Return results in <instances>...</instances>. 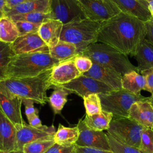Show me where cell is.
Masks as SVG:
<instances>
[{"instance_id": "603a6c76", "label": "cell", "mask_w": 153, "mask_h": 153, "mask_svg": "<svg viewBox=\"0 0 153 153\" xmlns=\"http://www.w3.org/2000/svg\"><path fill=\"white\" fill-rule=\"evenodd\" d=\"M78 137L79 129L77 126L74 127H68L59 124L54 135V140L58 145L69 147L75 145Z\"/></svg>"}, {"instance_id": "4316f807", "label": "cell", "mask_w": 153, "mask_h": 153, "mask_svg": "<svg viewBox=\"0 0 153 153\" xmlns=\"http://www.w3.org/2000/svg\"><path fill=\"white\" fill-rule=\"evenodd\" d=\"M19 36V33L14 21L4 16L0 17V41L12 44Z\"/></svg>"}, {"instance_id": "ac0fdd59", "label": "cell", "mask_w": 153, "mask_h": 153, "mask_svg": "<svg viewBox=\"0 0 153 153\" xmlns=\"http://www.w3.org/2000/svg\"><path fill=\"white\" fill-rule=\"evenodd\" d=\"M22 99L0 93V109L14 124L25 123L21 112Z\"/></svg>"}, {"instance_id": "e575fe53", "label": "cell", "mask_w": 153, "mask_h": 153, "mask_svg": "<svg viewBox=\"0 0 153 153\" xmlns=\"http://www.w3.org/2000/svg\"><path fill=\"white\" fill-rule=\"evenodd\" d=\"M14 22L17 27L19 36L28 33L38 32L41 25V24L33 23L25 21H17Z\"/></svg>"}, {"instance_id": "4fadbf2b", "label": "cell", "mask_w": 153, "mask_h": 153, "mask_svg": "<svg viewBox=\"0 0 153 153\" xmlns=\"http://www.w3.org/2000/svg\"><path fill=\"white\" fill-rule=\"evenodd\" d=\"M11 48L15 55L35 52H49L48 46L38 32L19 36L11 44Z\"/></svg>"}, {"instance_id": "2e32d148", "label": "cell", "mask_w": 153, "mask_h": 153, "mask_svg": "<svg viewBox=\"0 0 153 153\" xmlns=\"http://www.w3.org/2000/svg\"><path fill=\"white\" fill-rule=\"evenodd\" d=\"M121 12L133 16L144 22L152 18L146 0H112Z\"/></svg>"}, {"instance_id": "8992f818", "label": "cell", "mask_w": 153, "mask_h": 153, "mask_svg": "<svg viewBox=\"0 0 153 153\" xmlns=\"http://www.w3.org/2000/svg\"><path fill=\"white\" fill-rule=\"evenodd\" d=\"M98 94L102 111L112 114L113 117H128V111L131 105L148 98L141 94H133L124 88Z\"/></svg>"}, {"instance_id": "c3c4849f", "label": "cell", "mask_w": 153, "mask_h": 153, "mask_svg": "<svg viewBox=\"0 0 153 153\" xmlns=\"http://www.w3.org/2000/svg\"><path fill=\"white\" fill-rule=\"evenodd\" d=\"M146 1H148L149 2V1H151V0H146Z\"/></svg>"}, {"instance_id": "f546056e", "label": "cell", "mask_w": 153, "mask_h": 153, "mask_svg": "<svg viewBox=\"0 0 153 153\" xmlns=\"http://www.w3.org/2000/svg\"><path fill=\"white\" fill-rule=\"evenodd\" d=\"M54 143V138L39 139L25 144L22 151L24 153H45Z\"/></svg>"}, {"instance_id": "74e56055", "label": "cell", "mask_w": 153, "mask_h": 153, "mask_svg": "<svg viewBox=\"0 0 153 153\" xmlns=\"http://www.w3.org/2000/svg\"><path fill=\"white\" fill-rule=\"evenodd\" d=\"M140 74L145 77L146 86L144 90L149 91L153 94V68L140 72Z\"/></svg>"}, {"instance_id": "f35d334b", "label": "cell", "mask_w": 153, "mask_h": 153, "mask_svg": "<svg viewBox=\"0 0 153 153\" xmlns=\"http://www.w3.org/2000/svg\"><path fill=\"white\" fill-rule=\"evenodd\" d=\"M34 103L35 102L30 99L22 100V104H23L25 108V114L26 115L27 119H29L36 114H38V109L34 108Z\"/></svg>"}, {"instance_id": "d6986e66", "label": "cell", "mask_w": 153, "mask_h": 153, "mask_svg": "<svg viewBox=\"0 0 153 153\" xmlns=\"http://www.w3.org/2000/svg\"><path fill=\"white\" fill-rule=\"evenodd\" d=\"M16 143V126L0 109V150L5 152L15 151Z\"/></svg>"}, {"instance_id": "836d02e7", "label": "cell", "mask_w": 153, "mask_h": 153, "mask_svg": "<svg viewBox=\"0 0 153 153\" xmlns=\"http://www.w3.org/2000/svg\"><path fill=\"white\" fill-rule=\"evenodd\" d=\"M139 149L143 153H153V130L145 127L143 128Z\"/></svg>"}, {"instance_id": "d6a6232c", "label": "cell", "mask_w": 153, "mask_h": 153, "mask_svg": "<svg viewBox=\"0 0 153 153\" xmlns=\"http://www.w3.org/2000/svg\"><path fill=\"white\" fill-rule=\"evenodd\" d=\"M106 134L111 150L113 153H143L139 148L123 143L116 140L109 133H106Z\"/></svg>"}, {"instance_id": "7bdbcfd3", "label": "cell", "mask_w": 153, "mask_h": 153, "mask_svg": "<svg viewBox=\"0 0 153 153\" xmlns=\"http://www.w3.org/2000/svg\"><path fill=\"white\" fill-rule=\"evenodd\" d=\"M30 0H5V10H9Z\"/></svg>"}, {"instance_id": "30bf717a", "label": "cell", "mask_w": 153, "mask_h": 153, "mask_svg": "<svg viewBox=\"0 0 153 153\" xmlns=\"http://www.w3.org/2000/svg\"><path fill=\"white\" fill-rule=\"evenodd\" d=\"M16 143L15 151H22L23 146L39 139L54 138L56 128L53 125L48 127L42 125L36 128L26 124H16Z\"/></svg>"}, {"instance_id": "f1b7e54d", "label": "cell", "mask_w": 153, "mask_h": 153, "mask_svg": "<svg viewBox=\"0 0 153 153\" xmlns=\"http://www.w3.org/2000/svg\"><path fill=\"white\" fill-rule=\"evenodd\" d=\"M14 55L11 44L0 41V81L7 78V68Z\"/></svg>"}, {"instance_id": "bcb514c9", "label": "cell", "mask_w": 153, "mask_h": 153, "mask_svg": "<svg viewBox=\"0 0 153 153\" xmlns=\"http://www.w3.org/2000/svg\"><path fill=\"white\" fill-rule=\"evenodd\" d=\"M0 153H24L23 151H13L10 152H5L0 150Z\"/></svg>"}, {"instance_id": "83f0119b", "label": "cell", "mask_w": 153, "mask_h": 153, "mask_svg": "<svg viewBox=\"0 0 153 153\" xmlns=\"http://www.w3.org/2000/svg\"><path fill=\"white\" fill-rule=\"evenodd\" d=\"M53 87L54 90L48 97V102L54 114H60L67 102V97L71 92L62 86Z\"/></svg>"}, {"instance_id": "60d3db41", "label": "cell", "mask_w": 153, "mask_h": 153, "mask_svg": "<svg viewBox=\"0 0 153 153\" xmlns=\"http://www.w3.org/2000/svg\"><path fill=\"white\" fill-rule=\"evenodd\" d=\"M146 27L145 39L153 45V18L145 22Z\"/></svg>"}, {"instance_id": "7c38bea8", "label": "cell", "mask_w": 153, "mask_h": 153, "mask_svg": "<svg viewBox=\"0 0 153 153\" xmlns=\"http://www.w3.org/2000/svg\"><path fill=\"white\" fill-rule=\"evenodd\" d=\"M77 127L79 129V137L76 145L111 151L106 134L103 131H96L88 128L82 119L79 120Z\"/></svg>"}, {"instance_id": "5bb4252c", "label": "cell", "mask_w": 153, "mask_h": 153, "mask_svg": "<svg viewBox=\"0 0 153 153\" xmlns=\"http://www.w3.org/2000/svg\"><path fill=\"white\" fill-rule=\"evenodd\" d=\"M74 57L59 62L52 68L50 75L52 86H60L82 75L75 65Z\"/></svg>"}, {"instance_id": "52a82bcc", "label": "cell", "mask_w": 153, "mask_h": 153, "mask_svg": "<svg viewBox=\"0 0 153 153\" xmlns=\"http://www.w3.org/2000/svg\"><path fill=\"white\" fill-rule=\"evenodd\" d=\"M145 127L130 117H113L107 133L118 141L139 148Z\"/></svg>"}, {"instance_id": "44dd1931", "label": "cell", "mask_w": 153, "mask_h": 153, "mask_svg": "<svg viewBox=\"0 0 153 153\" xmlns=\"http://www.w3.org/2000/svg\"><path fill=\"white\" fill-rule=\"evenodd\" d=\"M50 13V0H30L14 8L5 10V14L7 17L14 15L26 14L29 13Z\"/></svg>"}, {"instance_id": "277c9868", "label": "cell", "mask_w": 153, "mask_h": 153, "mask_svg": "<svg viewBox=\"0 0 153 153\" xmlns=\"http://www.w3.org/2000/svg\"><path fill=\"white\" fill-rule=\"evenodd\" d=\"M90 58L93 63L108 67L122 76L131 71H137V67L128 60L127 56L103 43L90 45L81 54Z\"/></svg>"}, {"instance_id": "d590c367", "label": "cell", "mask_w": 153, "mask_h": 153, "mask_svg": "<svg viewBox=\"0 0 153 153\" xmlns=\"http://www.w3.org/2000/svg\"><path fill=\"white\" fill-rule=\"evenodd\" d=\"M74 63L76 69L82 75L88 72L93 66L92 60L81 54H78L74 57Z\"/></svg>"}, {"instance_id": "ab89813d", "label": "cell", "mask_w": 153, "mask_h": 153, "mask_svg": "<svg viewBox=\"0 0 153 153\" xmlns=\"http://www.w3.org/2000/svg\"><path fill=\"white\" fill-rule=\"evenodd\" d=\"M74 146L66 147L54 143L45 153H73Z\"/></svg>"}, {"instance_id": "f6af8a7d", "label": "cell", "mask_w": 153, "mask_h": 153, "mask_svg": "<svg viewBox=\"0 0 153 153\" xmlns=\"http://www.w3.org/2000/svg\"><path fill=\"white\" fill-rule=\"evenodd\" d=\"M148 8L151 13L152 17L153 18V0H151L148 2Z\"/></svg>"}, {"instance_id": "e0dca14e", "label": "cell", "mask_w": 153, "mask_h": 153, "mask_svg": "<svg viewBox=\"0 0 153 153\" xmlns=\"http://www.w3.org/2000/svg\"><path fill=\"white\" fill-rule=\"evenodd\" d=\"M129 117L145 128L153 130V106L149 97L134 103L128 111Z\"/></svg>"}, {"instance_id": "9c48e42d", "label": "cell", "mask_w": 153, "mask_h": 153, "mask_svg": "<svg viewBox=\"0 0 153 153\" xmlns=\"http://www.w3.org/2000/svg\"><path fill=\"white\" fill-rule=\"evenodd\" d=\"M50 13L63 25L86 19L77 0H50Z\"/></svg>"}, {"instance_id": "5b68a950", "label": "cell", "mask_w": 153, "mask_h": 153, "mask_svg": "<svg viewBox=\"0 0 153 153\" xmlns=\"http://www.w3.org/2000/svg\"><path fill=\"white\" fill-rule=\"evenodd\" d=\"M102 23L84 19L63 25L60 40L74 44L81 54L90 45L97 42Z\"/></svg>"}, {"instance_id": "7dc6e473", "label": "cell", "mask_w": 153, "mask_h": 153, "mask_svg": "<svg viewBox=\"0 0 153 153\" xmlns=\"http://www.w3.org/2000/svg\"><path fill=\"white\" fill-rule=\"evenodd\" d=\"M149 100L151 105L153 106V94H151V96L150 97H149Z\"/></svg>"}, {"instance_id": "ba28073f", "label": "cell", "mask_w": 153, "mask_h": 153, "mask_svg": "<svg viewBox=\"0 0 153 153\" xmlns=\"http://www.w3.org/2000/svg\"><path fill=\"white\" fill-rule=\"evenodd\" d=\"M86 19L104 22L115 16L120 10L112 0H77Z\"/></svg>"}, {"instance_id": "6da1fadb", "label": "cell", "mask_w": 153, "mask_h": 153, "mask_svg": "<svg viewBox=\"0 0 153 153\" xmlns=\"http://www.w3.org/2000/svg\"><path fill=\"white\" fill-rule=\"evenodd\" d=\"M145 36L144 22L121 12L102 23L97 42L110 45L126 56H134Z\"/></svg>"}, {"instance_id": "484cf974", "label": "cell", "mask_w": 153, "mask_h": 153, "mask_svg": "<svg viewBox=\"0 0 153 153\" xmlns=\"http://www.w3.org/2000/svg\"><path fill=\"white\" fill-rule=\"evenodd\" d=\"M112 118V114L102 111L91 115L86 114L82 120L88 128L96 131H103L108 129Z\"/></svg>"}, {"instance_id": "ffe728a7", "label": "cell", "mask_w": 153, "mask_h": 153, "mask_svg": "<svg viewBox=\"0 0 153 153\" xmlns=\"http://www.w3.org/2000/svg\"><path fill=\"white\" fill-rule=\"evenodd\" d=\"M63 25L60 21L54 19L47 20L41 24L38 33L49 48L60 41Z\"/></svg>"}, {"instance_id": "7a4b0ae2", "label": "cell", "mask_w": 153, "mask_h": 153, "mask_svg": "<svg viewBox=\"0 0 153 153\" xmlns=\"http://www.w3.org/2000/svg\"><path fill=\"white\" fill-rule=\"evenodd\" d=\"M51 72V69L35 76L7 78L0 81V93L44 105L48 102L47 91L52 86Z\"/></svg>"}, {"instance_id": "d4e9b609", "label": "cell", "mask_w": 153, "mask_h": 153, "mask_svg": "<svg viewBox=\"0 0 153 153\" xmlns=\"http://www.w3.org/2000/svg\"><path fill=\"white\" fill-rule=\"evenodd\" d=\"M122 88L135 94H140L146 86L145 77L137 71H131L122 76Z\"/></svg>"}, {"instance_id": "9a60e30c", "label": "cell", "mask_w": 153, "mask_h": 153, "mask_svg": "<svg viewBox=\"0 0 153 153\" xmlns=\"http://www.w3.org/2000/svg\"><path fill=\"white\" fill-rule=\"evenodd\" d=\"M82 75L91 77L106 84L114 90L122 88V75L117 72L106 66L93 62L91 69Z\"/></svg>"}, {"instance_id": "b9f144b4", "label": "cell", "mask_w": 153, "mask_h": 153, "mask_svg": "<svg viewBox=\"0 0 153 153\" xmlns=\"http://www.w3.org/2000/svg\"><path fill=\"white\" fill-rule=\"evenodd\" d=\"M27 120L29 122V124L32 127L39 128L42 126V122L38 117V114L33 115L32 117L27 119Z\"/></svg>"}, {"instance_id": "4dcf8cb0", "label": "cell", "mask_w": 153, "mask_h": 153, "mask_svg": "<svg viewBox=\"0 0 153 153\" xmlns=\"http://www.w3.org/2000/svg\"><path fill=\"white\" fill-rule=\"evenodd\" d=\"M13 21H25L33 23L41 24L48 19H53L52 16L50 13H29L22 14H17L9 17Z\"/></svg>"}, {"instance_id": "8d00e7d4", "label": "cell", "mask_w": 153, "mask_h": 153, "mask_svg": "<svg viewBox=\"0 0 153 153\" xmlns=\"http://www.w3.org/2000/svg\"><path fill=\"white\" fill-rule=\"evenodd\" d=\"M73 153H113V152L96 148L79 146L74 145Z\"/></svg>"}, {"instance_id": "8fae6325", "label": "cell", "mask_w": 153, "mask_h": 153, "mask_svg": "<svg viewBox=\"0 0 153 153\" xmlns=\"http://www.w3.org/2000/svg\"><path fill=\"white\" fill-rule=\"evenodd\" d=\"M60 86L82 98L90 94L108 93L114 90L103 82L84 75Z\"/></svg>"}, {"instance_id": "1f68e13d", "label": "cell", "mask_w": 153, "mask_h": 153, "mask_svg": "<svg viewBox=\"0 0 153 153\" xmlns=\"http://www.w3.org/2000/svg\"><path fill=\"white\" fill-rule=\"evenodd\" d=\"M82 99L87 115H91L98 114L102 111L100 99L98 94H90Z\"/></svg>"}, {"instance_id": "7402d4cb", "label": "cell", "mask_w": 153, "mask_h": 153, "mask_svg": "<svg viewBox=\"0 0 153 153\" xmlns=\"http://www.w3.org/2000/svg\"><path fill=\"white\" fill-rule=\"evenodd\" d=\"M134 57L137 62V72L153 68V45L145 38L139 44Z\"/></svg>"}, {"instance_id": "3957f363", "label": "cell", "mask_w": 153, "mask_h": 153, "mask_svg": "<svg viewBox=\"0 0 153 153\" xmlns=\"http://www.w3.org/2000/svg\"><path fill=\"white\" fill-rule=\"evenodd\" d=\"M60 62L51 57L49 52H35L14 55L7 68V78L35 76Z\"/></svg>"}, {"instance_id": "ee69618b", "label": "cell", "mask_w": 153, "mask_h": 153, "mask_svg": "<svg viewBox=\"0 0 153 153\" xmlns=\"http://www.w3.org/2000/svg\"><path fill=\"white\" fill-rule=\"evenodd\" d=\"M5 0H0V17L5 14Z\"/></svg>"}, {"instance_id": "cb8c5ba5", "label": "cell", "mask_w": 153, "mask_h": 153, "mask_svg": "<svg viewBox=\"0 0 153 153\" xmlns=\"http://www.w3.org/2000/svg\"><path fill=\"white\" fill-rule=\"evenodd\" d=\"M49 54L51 57L60 62L72 59L79 54L74 44L62 40L54 46L49 48Z\"/></svg>"}]
</instances>
